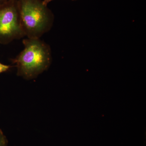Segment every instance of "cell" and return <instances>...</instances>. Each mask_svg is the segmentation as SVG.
<instances>
[{
    "mask_svg": "<svg viewBox=\"0 0 146 146\" xmlns=\"http://www.w3.org/2000/svg\"><path fill=\"white\" fill-rule=\"evenodd\" d=\"M23 43L24 49L12 60V63L17 67L18 76L27 80L36 78L51 65L50 47L40 39L27 38Z\"/></svg>",
    "mask_w": 146,
    "mask_h": 146,
    "instance_id": "cell-1",
    "label": "cell"
},
{
    "mask_svg": "<svg viewBox=\"0 0 146 146\" xmlns=\"http://www.w3.org/2000/svg\"><path fill=\"white\" fill-rule=\"evenodd\" d=\"M21 23L25 36L40 39L49 31L53 14L42 0H17Z\"/></svg>",
    "mask_w": 146,
    "mask_h": 146,
    "instance_id": "cell-2",
    "label": "cell"
},
{
    "mask_svg": "<svg viewBox=\"0 0 146 146\" xmlns=\"http://www.w3.org/2000/svg\"><path fill=\"white\" fill-rule=\"evenodd\" d=\"M25 36L17 0L0 3V44H8Z\"/></svg>",
    "mask_w": 146,
    "mask_h": 146,
    "instance_id": "cell-3",
    "label": "cell"
},
{
    "mask_svg": "<svg viewBox=\"0 0 146 146\" xmlns=\"http://www.w3.org/2000/svg\"><path fill=\"white\" fill-rule=\"evenodd\" d=\"M8 141L1 129H0V146H7Z\"/></svg>",
    "mask_w": 146,
    "mask_h": 146,
    "instance_id": "cell-4",
    "label": "cell"
},
{
    "mask_svg": "<svg viewBox=\"0 0 146 146\" xmlns=\"http://www.w3.org/2000/svg\"><path fill=\"white\" fill-rule=\"evenodd\" d=\"M12 67V66L10 65H5L0 63V74L7 72Z\"/></svg>",
    "mask_w": 146,
    "mask_h": 146,
    "instance_id": "cell-5",
    "label": "cell"
},
{
    "mask_svg": "<svg viewBox=\"0 0 146 146\" xmlns=\"http://www.w3.org/2000/svg\"><path fill=\"white\" fill-rule=\"evenodd\" d=\"M52 1H54V0H43V2L45 5H48L49 3L50 2H51Z\"/></svg>",
    "mask_w": 146,
    "mask_h": 146,
    "instance_id": "cell-6",
    "label": "cell"
},
{
    "mask_svg": "<svg viewBox=\"0 0 146 146\" xmlns=\"http://www.w3.org/2000/svg\"><path fill=\"white\" fill-rule=\"evenodd\" d=\"M10 1V0H0V3L5 2L7 1Z\"/></svg>",
    "mask_w": 146,
    "mask_h": 146,
    "instance_id": "cell-7",
    "label": "cell"
}]
</instances>
